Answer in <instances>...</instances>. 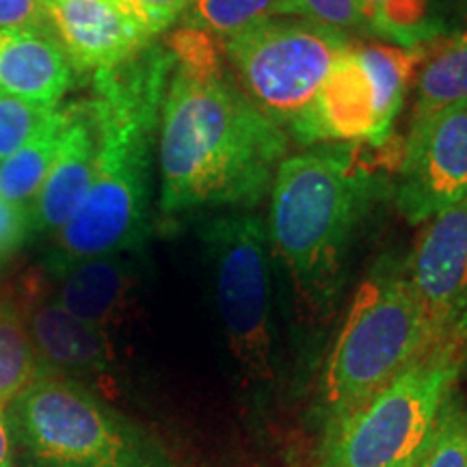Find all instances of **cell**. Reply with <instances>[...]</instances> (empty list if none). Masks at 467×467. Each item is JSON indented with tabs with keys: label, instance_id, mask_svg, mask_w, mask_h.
Masks as SVG:
<instances>
[{
	"label": "cell",
	"instance_id": "cell-25",
	"mask_svg": "<svg viewBox=\"0 0 467 467\" xmlns=\"http://www.w3.org/2000/svg\"><path fill=\"white\" fill-rule=\"evenodd\" d=\"M150 37L167 31L180 17H184L192 0H119Z\"/></svg>",
	"mask_w": 467,
	"mask_h": 467
},
{
	"label": "cell",
	"instance_id": "cell-27",
	"mask_svg": "<svg viewBox=\"0 0 467 467\" xmlns=\"http://www.w3.org/2000/svg\"><path fill=\"white\" fill-rule=\"evenodd\" d=\"M0 31H50L44 0H0Z\"/></svg>",
	"mask_w": 467,
	"mask_h": 467
},
{
	"label": "cell",
	"instance_id": "cell-3",
	"mask_svg": "<svg viewBox=\"0 0 467 467\" xmlns=\"http://www.w3.org/2000/svg\"><path fill=\"white\" fill-rule=\"evenodd\" d=\"M379 186L358 143L312 145L279 165L268 192V247L282 262L296 307L309 323L331 317L350 238L379 197Z\"/></svg>",
	"mask_w": 467,
	"mask_h": 467
},
{
	"label": "cell",
	"instance_id": "cell-22",
	"mask_svg": "<svg viewBox=\"0 0 467 467\" xmlns=\"http://www.w3.org/2000/svg\"><path fill=\"white\" fill-rule=\"evenodd\" d=\"M418 467H467V411L454 400L443 407L435 435Z\"/></svg>",
	"mask_w": 467,
	"mask_h": 467
},
{
	"label": "cell",
	"instance_id": "cell-18",
	"mask_svg": "<svg viewBox=\"0 0 467 467\" xmlns=\"http://www.w3.org/2000/svg\"><path fill=\"white\" fill-rule=\"evenodd\" d=\"M69 119V107L55 109L46 124L14 156L0 162V195L31 208L55 165Z\"/></svg>",
	"mask_w": 467,
	"mask_h": 467
},
{
	"label": "cell",
	"instance_id": "cell-29",
	"mask_svg": "<svg viewBox=\"0 0 467 467\" xmlns=\"http://www.w3.org/2000/svg\"><path fill=\"white\" fill-rule=\"evenodd\" d=\"M459 14L463 17V22L467 25V0H459ZM467 31V28H465Z\"/></svg>",
	"mask_w": 467,
	"mask_h": 467
},
{
	"label": "cell",
	"instance_id": "cell-26",
	"mask_svg": "<svg viewBox=\"0 0 467 467\" xmlns=\"http://www.w3.org/2000/svg\"><path fill=\"white\" fill-rule=\"evenodd\" d=\"M35 232L31 208L17 206L0 195V262L11 258Z\"/></svg>",
	"mask_w": 467,
	"mask_h": 467
},
{
	"label": "cell",
	"instance_id": "cell-6",
	"mask_svg": "<svg viewBox=\"0 0 467 467\" xmlns=\"http://www.w3.org/2000/svg\"><path fill=\"white\" fill-rule=\"evenodd\" d=\"M202 241L238 383L251 405L265 407L279 383L266 223L251 213L225 214L206 223Z\"/></svg>",
	"mask_w": 467,
	"mask_h": 467
},
{
	"label": "cell",
	"instance_id": "cell-5",
	"mask_svg": "<svg viewBox=\"0 0 467 467\" xmlns=\"http://www.w3.org/2000/svg\"><path fill=\"white\" fill-rule=\"evenodd\" d=\"M435 347L405 260L383 258L359 284L327 358L318 400L325 429Z\"/></svg>",
	"mask_w": 467,
	"mask_h": 467
},
{
	"label": "cell",
	"instance_id": "cell-9",
	"mask_svg": "<svg viewBox=\"0 0 467 467\" xmlns=\"http://www.w3.org/2000/svg\"><path fill=\"white\" fill-rule=\"evenodd\" d=\"M221 44L244 96L288 130L353 42L337 28L303 16H285L251 26Z\"/></svg>",
	"mask_w": 467,
	"mask_h": 467
},
{
	"label": "cell",
	"instance_id": "cell-20",
	"mask_svg": "<svg viewBox=\"0 0 467 467\" xmlns=\"http://www.w3.org/2000/svg\"><path fill=\"white\" fill-rule=\"evenodd\" d=\"M368 31L400 48L416 50L443 35L441 22L433 17L431 0H364Z\"/></svg>",
	"mask_w": 467,
	"mask_h": 467
},
{
	"label": "cell",
	"instance_id": "cell-7",
	"mask_svg": "<svg viewBox=\"0 0 467 467\" xmlns=\"http://www.w3.org/2000/svg\"><path fill=\"white\" fill-rule=\"evenodd\" d=\"M463 353L435 347L327 426L317 467H418L452 396Z\"/></svg>",
	"mask_w": 467,
	"mask_h": 467
},
{
	"label": "cell",
	"instance_id": "cell-15",
	"mask_svg": "<svg viewBox=\"0 0 467 467\" xmlns=\"http://www.w3.org/2000/svg\"><path fill=\"white\" fill-rule=\"evenodd\" d=\"M57 277L55 296L63 309L109 336L126 320L139 285L137 266L126 254L80 260Z\"/></svg>",
	"mask_w": 467,
	"mask_h": 467
},
{
	"label": "cell",
	"instance_id": "cell-14",
	"mask_svg": "<svg viewBox=\"0 0 467 467\" xmlns=\"http://www.w3.org/2000/svg\"><path fill=\"white\" fill-rule=\"evenodd\" d=\"M96 159L98 128L89 104H69V119L61 150L31 206L35 230L57 232L74 217L93 182Z\"/></svg>",
	"mask_w": 467,
	"mask_h": 467
},
{
	"label": "cell",
	"instance_id": "cell-13",
	"mask_svg": "<svg viewBox=\"0 0 467 467\" xmlns=\"http://www.w3.org/2000/svg\"><path fill=\"white\" fill-rule=\"evenodd\" d=\"M20 317L44 370L72 377L76 381L109 377L113 372L115 348L110 336L72 317L55 295L44 296L31 290Z\"/></svg>",
	"mask_w": 467,
	"mask_h": 467
},
{
	"label": "cell",
	"instance_id": "cell-1",
	"mask_svg": "<svg viewBox=\"0 0 467 467\" xmlns=\"http://www.w3.org/2000/svg\"><path fill=\"white\" fill-rule=\"evenodd\" d=\"M167 48L173 72L159 124L162 213L255 206L271 192L288 134L244 96L210 35L182 26Z\"/></svg>",
	"mask_w": 467,
	"mask_h": 467
},
{
	"label": "cell",
	"instance_id": "cell-8",
	"mask_svg": "<svg viewBox=\"0 0 467 467\" xmlns=\"http://www.w3.org/2000/svg\"><path fill=\"white\" fill-rule=\"evenodd\" d=\"M420 63V48L350 44L285 134L306 148L327 143L383 148L409 87L418 78Z\"/></svg>",
	"mask_w": 467,
	"mask_h": 467
},
{
	"label": "cell",
	"instance_id": "cell-24",
	"mask_svg": "<svg viewBox=\"0 0 467 467\" xmlns=\"http://www.w3.org/2000/svg\"><path fill=\"white\" fill-rule=\"evenodd\" d=\"M299 14L320 25L348 31V28H366L364 0H296Z\"/></svg>",
	"mask_w": 467,
	"mask_h": 467
},
{
	"label": "cell",
	"instance_id": "cell-10",
	"mask_svg": "<svg viewBox=\"0 0 467 467\" xmlns=\"http://www.w3.org/2000/svg\"><path fill=\"white\" fill-rule=\"evenodd\" d=\"M467 200V100L411 124L396 180V206L409 223H429Z\"/></svg>",
	"mask_w": 467,
	"mask_h": 467
},
{
	"label": "cell",
	"instance_id": "cell-4",
	"mask_svg": "<svg viewBox=\"0 0 467 467\" xmlns=\"http://www.w3.org/2000/svg\"><path fill=\"white\" fill-rule=\"evenodd\" d=\"M3 418L28 467H186L159 435L58 372L44 370Z\"/></svg>",
	"mask_w": 467,
	"mask_h": 467
},
{
	"label": "cell",
	"instance_id": "cell-12",
	"mask_svg": "<svg viewBox=\"0 0 467 467\" xmlns=\"http://www.w3.org/2000/svg\"><path fill=\"white\" fill-rule=\"evenodd\" d=\"M44 9L50 33L78 72L121 66L151 44L119 0H44Z\"/></svg>",
	"mask_w": 467,
	"mask_h": 467
},
{
	"label": "cell",
	"instance_id": "cell-28",
	"mask_svg": "<svg viewBox=\"0 0 467 467\" xmlns=\"http://www.w3.org/2000/svg\"><path fill=\"white\" fill-rule=\"evenodd\" d=\"M0 467H11V435L3 413H0Z\"/></svg>",
	"mask_w": 467,
	"mask_h": 467
},
{
	"label": "cell",
	"instance_id": "cell-2",
	"mask_svg": "<svg viewBox=\"0 0 467 467\" xmlns=\"http://www.w3.org/2000/svg\"><path fill=\"white\" fill-rule=\"evenodd\" d=\"M173 72V55L150 44L121 66L93 76L87 100L98 128L93 182L76 214L55 234L50 273L76 262L130 254L150 232L151 141Z\"/></svg>",
	"mask_w": 467,
	"mask_h": 467
},
{
	"label": "cell",
	"instance_id": "cell-16",
	"mask_svg": "<svg viewBox=\"0 0 467 467\" xmlns=\"http://www.w3.org/2000/svg\"><path fill=\"white\" fill-rule=\"evenodd\" d=\"M72 63L50 31H0V93L55 109L72 87Z\"/></svg>",
	"mask_w": 467,
	"mask_h": 467
},
{
	"label": "cell",
	"instance_id": "cell-21",
	"mask_svg": "<svg viewBox=\"0 0 467 467\" xmlns=\"http://www.w3.org/2000/svg\"><path fill=\"white\" fill-rule=\"evenodd\" d=\"M44 372L20 309L0 307V411Z\"/></svg>",
	"mask_w": 467,
	"mask_h": 467
},
{
	"label": "cell",
	"instance_id": "cell-19",
	"mask_svg": "<svg viewBox=\"0 0 467 467\" xmlns=\"http://www.w3.org/2000/svg\"><path fill=\"white\" fill-rule=\"evenodd\" d=\"M285 16H301L296 0H192L184 14V26L223 42L251 26Z\"/></svg>",
	"mask_w": 467,
	"mask_h": 467
},
{
	"label": "cell",
	"instance_id": "cell-11",
	"mask_svg": "<svg viewBox=\"0 0 467 467\" xmlns=\"http://www.w3.org/2000/svg\"><path fill=\"white\" fill-rule=\"evenodd\" d=\"M440 347L467 348V200L426 223L405 260Z\"/></svg>",
	"mask_w": 467,
	"mask_h": 467
},
{
	"label": "cell",
	"instance_id": "cell-23",
	"mask_svg": "<svg viewBox=\"0 0 467 467\" xmlns=\"http://www.w3.org/2000/svg\"><path fill=\"white\" fill-rule=\"evenodd\" d=\"M55 109L0 93V162L14 156L46 124Z\"/></svg>",
	"mask_w": 467,
	"mask_h": 467
},
{
	"label": "cell",
	"instance_id": "cell-17",
	"mask_svg": "<svg viewBox=\"0 0 467 467\" xmlns=\"http://www.w3.org/2000/svg\"><path fill=\"white\" fill-rule=\"evenodd\" d=\"M422 63L418 72L413 121L448 104L467 100V31L443 33L420 46Z\"/></svg>",
	"mask_w": 467,
	"mask_h": 467
}]
</instances>
